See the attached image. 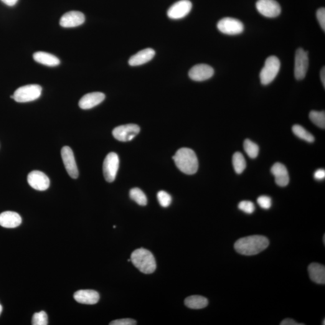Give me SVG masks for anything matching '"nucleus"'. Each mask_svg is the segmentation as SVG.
Masks as SVG:
<instances>
[{
  "label": "nucleus",
  "mask_w": 325,
  "mask_h": 325,
  "mask_svg": "<svg viewBox=\"0 0 325 325\" xmlns=\"http://www.w3.org/2000/svg\"><path fill=\"white\" fill-rule=\"evenodd\" d=\"M269 241L263 235H254L240 238L235 244V249L243 255H254L268 247Z\"/></svg>",
  "instance_id": "obj_1"
},
{
  "label": "nucleus",
  "mask_w": 325,
  "mask_h": 325,
  "mask_svg": "<svg viewBox=\"0 0 325 325\" xmlns=\"http://www.w3.org/2000/svg\"><path fill=\"white\" fill-rule=\"evenodd\" d=\"M175 164L180 171L187 175H193L198 171V161L196 154L187 148L180 149L173 157Z\"/></svg>",
  "instance_id": "obj_2"
},
{
  "label": "nucleus",
  "mask_w": 325,
  "mask_h": 325,
  "mask_svg": "<svg viewBox=\"0 0 325 325\" xmlns=\"http://www.w3.org/2000/svg\"><path fill=\"white\" fill-rule=\"evenodd\" d=\"M131 261L137 269L144 274L154 272L157 268L153 254L145 249L140 248L134 251L131 253Z\"/></svg>",
  "instance_id": "obj_3"
},
{
  "label": "nucleus",
  "mask_w": 325,
  "mask_h": 325,
  "mask_svg": "<svg viewBox=\"0 0 325 325\" xmlns=\"http://www.w3.org/2000/svg\"><path fill=\"white\" fill-rule=\"evenodd\" d=\"M281 63L279 58L275 55H271L266 59L265 66L260 73L261 84L268 85L275 80L280 70Z\"/></svg>",
  "instance_id": "obj_4"
},
{
  "label": "nucleus",
  "mask_w": 325,
  "mask_h": 325,
  "mask_svg": "<svg viewBox=\"0 0 325 325\" xmlns=\"http://www.w3.org/2000/svg\"><path fill=\"white\" fill-rule=\"evenodd\" d=\"M42 88L37 85H29L18 89L14 94V100L18 103L35 101L41 95Z\"/></svg>",
  "instance_id": "obj_5"
},
{
  "label": "nucleus",
  "mask_w": 325,
  "mask_h": 325,
  "mask_svg": "<svg viewBox=\"0 0 325 325\" xmlns=\"http://www.w3.org/2000/svg\"><path fill=\"white\" fill-rule=\"evenodd\" d=\"M119 159L115 152H110L106 156L103 163V174L107 181H115L118 173Z\"/></svg>",
  "instance_id": "obj_6"
},
{
  "label": "nucleus",
  "mask_w": 325,
  "mask_h": 325,
  "mask_svg": "<svg viewBox=\"0 0 325 325\" xmlns=\"http://www.w3.org/2000/svg\"><path fill=\"white\" fill-rule=\"evenodd\" d=\"M309 65L308 53L302 48L297 50L294 61V77L301 80L306 77Z\"/></svg>",
  "instance_id": "obj_7"
},
{
  "label": "nucleus",
  "mask_w": 325,
  "mask_h": 325,
  "mask_svg": "<svg viewBox=\"0 0 325 325\" xmlns=\"http://www.w3.org/2000/svg\"><path fill=\"white\" fill-rule=\"evenodd\" d=\"M217 27L221 33L228 35H239L244 30V25L242 22L230 17L220 19L218 22Z\"/></svg>",
  "instance_id": "obj_8"
},
{
  "label": "nucleus",
  "mask_w": 325,
  "mask_h": 325,
  "mask_svg": "<svg viewBox=\"0 0 325 325\" xmlns=\"http://www.w3.org/2000/svg\"><path fill=\"white\" fill-rule=\"evenodd\" d=\"M140 128L136 124H126L115 128L113 130L114 138L121 142L131 141L138 135Z\"/></svg>",
  "instance_id": "obj_9"
},
{
  "label": "nucleus",
  "mask_w": 325,
  "mask_h": 325,
  "mask_svg": "<svg viewBox=\"0 0 325 325\" xmlns=\"http://www.w3.org/2000/svg\"><path fill=\"white\" fill-rule=\"evenodd\" d=\"M256 8L260 14L267 18H275L281 14L280 5L275 0H258Z\"/></svg>",
  "instance_id": "obj_10"
},
{
  "label": "nucleus",
  "mask_w": 325,
  "mask_h": 325,
  "mask_svg": "<svg viewBox=\"0 0 325 325\" xmlns=\"http://www.w3.org/2000/svg\"><path fill=\"white\" fill-rule=\"evenodd\" d=\"M192 8L189 0H180L172 5L167 11V16L172 19H180L186 17Z\"/></svg>",
  "instance_id": "obj_11"
},
{
  "label": "nucleus",
  "mask_w": 325,
  "mask_h": 325,
  "mask_svg": "<svg viewBox=\"0 0 325 325\" xmlns=\"http://www.w3.org/2000/svg\"><path fill=\"white\" fill-rule=\"evenodd\" d=\"M62 161L65 169L72 179H76L78 177V170L76 164L74 155L69 146L63 147L61 151Z\"/></svg>",
  "instance_id": "obj_12"
},
{
  "label": "nucleus",
  "mask_w": 325,
  "mask_h": 325,
  "mask_svg": "<svg viewBox=\"0 0 325 325\" xmlns=\"http://www.w3.org/2000/svg\"><path fill=\"white\" fill-rule=\"evenodd\" d=\"M27 180L30 186L39 191H44L50 187V179L42 172L34 171L30 172Z\"/></svg>",
  "instance_id": "obj_13"
},
{
  "label": "nucleus",
  "mask_w": 325,
  "mask_h": 325,
  "mask_svg": "<svg viewBox=\"0 0 325 325\" xmlns=\"http://www.w3.org/2000/svg\"><path fill=\"white\" fill-rule=\"evenodd\" d=\"M214 73V70L209 65L198 64L195 65L190 69L189 76L192 80L202 81L212 78Z\"/></svg>",
  "instance_id": "obj_14"
},
{
  "label": "nucleus",
  "mask_w": 325,
  "mask_h": 325,
  "mask_svg": "<svg viewBox=\"0 0 325 325\" xmlns=\"http://www.w3.org/2000/svg\"><path fill=\"white\" fill-rule=\"evenodd\" d=\"M85 21V15L80 12L71 11L66 13L61 18L60 25L65 28H72L79 26Z\"/></svg>",
  "instance_id": "obj_15"
},
{
  "label": "nucleus",
  "mask_w": 325,
  "mask_h": 325,
  "mask_svg": "<svg viewBox=\"0 0 325 325\" xmlns=\"http://www.w3.org/2000/svg\"><path fill=\"white\" fill-rule=\"evenodd\" d=\"M271 172L275 177V182L278 186L280 187L288 186L290 181V178L288 169L284 164L281 162H276L271 167Z\"/></svg>",
  "instance_id": "obj_16"
},
{
  "label": "nucleus",
  "mask_w": 325,
  "mask_h": 325,
  "mask_svg": "<svg viewBox=\"0 0 325 325\" xmlns=\"http://www.w3.org/2000/svg\"><path fill=\"white\" fill-rule=\"evenodd\" d=\"M105 95L101 92H92L84 95L79 101V107L84 110L90 109L100 105L105 99Z\"/></svg>",
  "instance_id": "obj_17"
},
{
  "label": "nucleus",
  "mask_w": 325,
  "mask_h": 325,
  "mask_svg": "<svg viewBox=\"0 0 325 325\" xmlns=\"http://www.w3.org/2000/svg\"><path fill=\"white\" fill-rule=\"evenodd\" d=\"M155 54L156 52L153 49L146 48L132 55L128 60V64L131 67L145 64L154 58Z\"/></svg>",
  "instance_id": "obj_18"
},
{
  "label": "nucleus",
  "mask_w": 325,
  "mask_h": 325,
  "mask_svg": "<svg viewBox=\"0 0 325 325\" xmlns=\"http://www.w3.org/2000/svg\"><path fill=\"white\" fill-rule=\"evenodd\" d=\"M73 298L78 303L93 305L100 300V294L93 290H81L75 292Z\"/></svg>",
  "instance_id": "obj_19"
},
{
  "label": "nucleus",
  "mask_w": 325,
  "mask_h": 325,
  "mask_svg": "<svg viewBox=\"0 0 325 325\" xmlns=\"http://www.w3.org/2000/svg\"><path fill=\"white\" fill-rule=\"evenodd\" d=\"M21 217L16 212L7 211L0 214V225L2 227L16 228L21 225Z\"/></svg>",
  "instance_id": "obj_20"
},
{
  "label": "nucleus",
  "mask_w": 325,
  "mask_h": 325,
  "mask_svg": "<svg viewBox=\"0 0 325 325\" xmlns=\"http://www.w3.org/2000/svg\"><path fill=\"white\" fill-rule=\"evenodd\" d=\"M309 277L315 283L325 284V267L321 264L313 263L310 264L308 268Z\"/></svg>",
  "instance_id": "obj_21"
},
{
  "label": "nucleus",
  "mask_w": 325,
  "mask_h": 325,
  "mask_svg": "<svg viewBox=\"0 0 325 325\" xmlns=\"http://www.w3.org/2000/svg\"><path fill=\"white\" fill-rule=\"evenodd\" d=\"M34 58L36 62L48 67H55L60 64V60L57 57L48 53L36 52L34 55Z\"/></svg>",
  "instance_id": "obj_22"
},
{
  "label": "nucleus",
  "mask_w": 325,
  "mask_h": 325,
  "mask_svg": "<svg viewBox=\"0 0 325 325\" xmlns=\"http://www.w3.org/2000/svg\"><path fill=\"white\" fill-rule=\"evenodd\" d=\"M184 304L188 308L199 309L205 308L209 304V301L204 297L194 295L188 297L184 301Z\"/></svg>",
  "instance_id": "obj_23"
},
{
  "label": "nucleus",
  "mask_w": 325,
  "mask_h": 325,
  "mask_svg": "<svg viewBox=\"0 0 325 325\" xmlns=\"http://www.w3.org/2000/svg\"><path fill=\"white\" fill-rule=\"evenodd\" d=\"M233 164L236 173L242 174L246 167L245 157L239 152H235L233 157Z\"/></svg>",
  "instance_id": "obj_24"
},
{
  "label": "nucleus",
  "mask_w": 325,
  "mask_h": 325,
  "mask_svg": "<svg viewBox=\"0 0 325 325\" xmlns=\"http://www.w3.org/2000/svg\"><path fill=\"white\" fill-rule=\"evenodd\" d=\"M129 197L131 199L135 201L137 204L141 206H145L148 202L145 194L139 188H133L129 192Z\"/></svg>",
  "instance_id": "obj_25"
},
{
  "label": "nucleus",
  "mask_w": 325,
  "mask_h": 325,
  "mask_svg": "<svg viewBox=\"0 0 325 325\" xmlns=\"http://www.w3.org/2000/svg\"><path fill=\"white\" fill-rule=\"evenodd\" d=\"M292 131L298 138L305 141L309 142V143H312L314 141V136L301 126L294 125L292 128Z\"/></svg>",
  "instance_id": "obj_26"
},
{
  "label": "nucleus",
  "mask_w": 325,
  "mask_h": 325,
  "mask_svg": "<svg viewBox=\"0 0 325 325\" xmlns=\"http://www.w3.org/2000/svg\"><path fill=\"white\" fill-rule=\"evenodd\" d=\"M309 119L315 125L319 127L325 128V111H311L309 115Z\"/></svg>",
  "instance_id": "obj_27"
},
{
  "label": "nucleus",
  "mask_w": 325,
  "mask_h": 325,
  "mask_svg": "<svg viewBox=\"0 0 325 325\" xmlns=\"http://www.w3.org/2000/svg\"><path fill=\"white\" fill-rule=\"evenodd\" d=\"M244 149L246 153L251 159H255L258 156L259 147L257 144L250 139H246L244 142Z\"/></svg>",
  "instance_id": "obj_28"
},
{
  "label": "nucleus",
  "mask_w": 325,
  "mask_h": 325,
  "mask_svg": "<svg viewBox=\"0 0 325 325\" xmlns=\"http://www.w3.org/2000/svg\"><path fill=\"white\" fill-rule=\"evenodd\" d=\"M32 325H47L48 316L47 313L43 311L35 313L33 316Z\"/></svg>",
  "instance_id": "obj_29"
},
{
  "label": "nucleus",
  "mask_w": 325,
  "mask_h": 325,
  "mask_svg": "<svg viewBox=\"0 0 325 325\" xmlns=\"http://www.w3.org/2000/svg\"><path fill=\"white\" fill-rule=\"evenodd\" d=\"M157 199H158L159 204L162 207H167L171 205L172 202V197L168 193L164 191H160L157 194Z\"/></svg>",
  "instance_id": "obj_30"
},
{
  "label": "nucleus",
  "mask_w": 325,
  "mask_h": 325,
  "mask_svg": "<svg viewBox=\"0 0 325 325\" xmlns=\"http://www.w3.org/2000/svg\"><path fill=\"white\" fill-rule=\"evenodd\" d=\"M238 209L247 214H252L255 210V205L250 200H243L238 205Z\"/></svg>",
  "instance_id": "obj_31"
},
{
  "label": "nucleus",
  "mask_w": 325,
  "mask_h": 325,
  "mask_svg": "<svg viewBox=\"0 0 325 325\" xmlns=\"http://www.w3.org/2000/svg\"><path fill=\"white\" fill-rule=\"evenodd\" d=\"M257 203L263 209L268 210L271 205V199L268 196H261L257 199Z\"/></svg>",
  "instance_id": "obj_32"
},
{
  "label": "nucleus",
  "mask_w": 325,
  "mask_h": 325,
  "mask_svg": "<svg viewBox=\"0 0 325 325\" xmlns=\"http://www.w3.org/2000/svg\"><path fill=\"white\" fill-rule=\"evenodd\" d=\"M316 17L317 20L321 25L322 30L325 31V9L324 7L320 8L317 11Z\"/></svg>",
  "instance_id": "obj_33"
},
{
  "label": "nucleus",
  "mask_w": 325,
  "mask_h": 325,
  "mask_svg": "<svg viewBox=\"0 0 325 325\" xmlns=\"http://www.w3.org/2000/svg\"><path fill=\"white\" fill-rule=\"evenodd\" d=\"M136 324V321L131 319L116 320L110 324V325H135Z\"/></svg>",
  "instance_id": "obj_34"
},
{
  "label": "nucleus",
  "mask_w": 325,
  "mask_h": 325,
  "mask_svg": "<svg viewBox=\"0 0 325 325\" xmlns=\"http://www.w3.org/2000/svg\"><path fill=\"white\" fill-rule=\"evenodd\" d=\"M314 179L317 180H321L325 179V171L323 169H320L317 170L314 174Z\"/></svg>",
  "instance_id": "obj_35"
},
{
  "label": "nucleus",
  "mask_w": 325,
  "mask_h": 325,
  "mask_svg": "<svg viewBox=\"0 0 325 325\" xmlns=\"http://www.w3.org/2000/svg\"><path fill=\"white\" fill-rule=\"evenodd\" d=\"M281 325H303V324L297 323L294 320L291 319H286L282 321Z\"/></svg>",
  "instance_id": "obj_36"
},
{
  "label": "nucleus",
  "mask_w": 325,
  "mask_h": 325,
  "mask_svg": "<svg viewBox=\"0 0 325 325\" xmlns=\"http://www.w3.org/2000/svg\"><path fill=\"white\" fill-rule=\"evenodd\" d=\"M4 4L7 5V6H13L14 5L17 4V2L18 0H1Z\"/></svg>",
  "instance_id": "obj_37"
},
{
  "label": "nucleus",
  "mask_w": 325,
  "mask_h": 325,
  "mask_svg": "<svg viewBox=\"0 0 325 325\" xmlns=\"http://www.w3.org/2000/svg\"><path fill=\"white\" fill-rule=\"evenodd\" d=\"M321 78L322 84H323L324 87L325 88V67L322 68L321 72Z\"/></svg>",
  "instance_id": "obj_38"
},
{
  "label": "nucleus",
  "mask_w": 325,
  "mask_h": 325,
  "mask_svg": "<svg viewBox=\"0 0 325 325\" xmlns=\"http://www.w3.org/2000/svg\"><path fill=\"white\" fill-rule=\"evenodd\" d=\"M2 311V307L1 306V305L0 304V315H1Z\"/></svg>",
  "instance_id": "obj_39"
},
{
  "label": "nucleus",
  "mask_w": 325,
  "mask_h": 325,
  "mask_svg": "<svg viewBox=\"0 0 325 325\" xmlns=\"http://www.w3.org/2000/svg\"><path fill=\"white\" fill-rule=\"evenodd\" d=\"M325 235H324V243H325Z\"/></svg>",
  "instance_id": "obj_40"
},
{
  "label": "nucleus",
  "mask_w": 325,
  "mask_h": 325,
  "mask_svg": "<svg viewBox=\"0 0 325 325\" xmlns=\"http://www.w3.org/2000/svg\"><path fill=\"white\" fill-rule=\"evenodd\" d=\"M325 320L324 319V324H323L324 325H325Z\"/></svg>",
  "instance_id": "obj_41"
}]
</instances>
